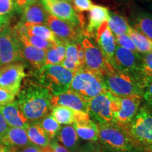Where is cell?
I'll return each instance as SVG.
<instances>
[{
	"mask_svg": "<svg viewBox=\"0 0 152 152\" xmlns=\"http://www.w3.org/2000/svg\"><path fill=\"white\" fill-rule=\"evenodd\" d=\"M53 95L39 84L26 83L18 94L16 104L28 121H37L48 115L52 110Z\"/></svg>",
	"mask_w": 152,
	"mask_h": 152,
	"instance_id": "cell-1",
	"label": "cell"
},
{
	"mask_svg": "<svg viewBox=\"0 0 152 152\" xmlns=\"http://www.w3.org/2000/svg\"><path fill=\"white\" fill-rule=\"evenodd\" d=\"M98 140L114 152H149L132 140L121 125L115 123L98 125Z\"/></svg>",
	"mask_w": 152,
	"mask_h": 152,
	"instance_id": "cell-2",
	"label": "cell"
},
{
	"mask_svg": "<svg viewBox=\"0 0 152 152\" xmlns=\"http://www.w3.org/2000/svg\"><path fill=\"white\" fill-rule=\"evenodd\" d=\"M102 77L106 90L113 96L117 97L131 96L142 97L144 85L133 75L114 69Z\"/></svg>",
	"mask_w": 152,
	"mask_h": 152,
	"instance_id": "cell-3",
	"label": "cell"
},
{
	"mask_svg": "<svg viewBox=\"0 0 152 152\" xmlns=\"http://www.w3.org/2000/svg\"><path fill=\"white\" fill-rule=\"evenodd\" d=\"M74 73L61 65H45L38 70L39 85L47 88L53 96L68 91Z\"/></svg>",
	"mask_w": 152,
	"mask_h": 152,
	"instance_id": "cell-4",
	"label": "cell"
},
{
	"mask_svg": "<svg viewBox=\"0 0 152 152\" xmlns=\"http://www.w3.org/2000/svg\"><path fill=\"white\" fill-rule=\"evenodd\" d=\"M68 91L73 92L82 99L90 102L102 93L107 91L100 75L86 68L74 73L73 80Z\"/></svg>",
	"mask_w": 152,
	"mask_h": 152,
	"instance_id": "cell-5",
	"label": "cell"
},
{
	"mask_svg": "<svg viewBox=\"0 0 152 152\" xmlns=\"http://www.w3.org/2000/svg\"><path fill=\"white\" fill-rule=\"evenodd\" d=\"M120 125L139 146L149 151L152 149V113L145 106L139 109L130 123Z\"/></svg>",
	"mask_w": 152,
	"mask_h": 152,
	"instance_id": "cell-6",
	"label": "cell"
},
{
	"mask_svg": "<svg viewBox=\"0 0 152 152\" xmlns=\"http://www.w3.org/2000/svg\"><path fill=\"white\" fill-rule=\"evenodd\" d=\"M112 66L117 71L130 74L137 77L145 85L142 78V55L116 45Z\"/></svg>",
	"mask_w": 152,
	"mask_h": 152,
	"instance_id": "cell-7",
	"label": "cell"
},
{
	"mask_svg": "<svg viewBox=\"0 0 152 152\" xmlns=\"http://www.w3.org/2000/svg\"><path fill=\"white\" fill-rule=\"evenodd\" d=\"M81 44L85 50L86 69L97 73L101 76L113 71L115 69L106 59L100 49L90 40V38L86 36L83 37Z\"/></svg>",
	"mask_w": 152,
	"mask_h": 152,
	"instance_id": "cell-8",
	"label": "cell"
},
{
	"mask_svg": "<svg viewBox=\"0 0 152 152\" xmlns=\"http://www.w3.org/2000/svg\"><path fill=\"white\" fill-rule=\"evenodd\" d=\"M142 99V97L139 96L127 97L113 96L112 112L114 123L118 125H125L130 123L140 109Z\"/></svg>",
	"mask_w": 152,
	"mask_h": 152,
	"instance_id": "cell-9",
	"label": "cell"
},
{
	"mask_svg": "<svg viewBox=\"0 0 152 152\" xmlns=\"http://www.w3.org/2000/svg\"><path fill=\"white\" fill-rule=\"evenodd\" d=\"M113 95L109 92L102 93L89 102L88 115L98 125L114 123L112 102Z\"/></svg>",
	"mask_w": 152,
	"mask_h": 152,
	"instance_id": "cell-10",
	"label": "cell"
},
{
	"mask_svg": "<svg viewBox=\"0 0 152 152\" xmlns=\"http://www.w3.org/2000/svg\"><path fill=\"white\" fill-rule=\"evenodd\" d=\"M22 60L20 46L12 30L5 27L0 31V68Z\"/></svg>",
	"mask_w": 152,
	"mask_h": 152,
	"instance_id": "cell-11",
	"label": "cell"
},
{
	"mask_svg": "<svg viewBox=\"0 0 152 152\" xmlns=\"http://www.w3.org/2000/svg\"><path fill=\"white\" fill-rule=\"evenodd\" d=\"M46 26L54 33L58 39L65 44L80 42L83 37V28L65 20H60L49 14Z\"/></svg>",
	"mask_w": 152,
	"mask_h": 152,
	"instance_id": "cell-12",
	"label": "cell"
},
{
	"mask_svg": "<svg viewBox=\"0 0 152 152\" xmlns=\"http://www.w3.org/2000/svg\"><path fill=\"white\" fill-rule=\"evenodd\" d=\"M44 8L49 15L60 20H65L74 26L83 28L84 20L77 14L71 3L66 1L39 0Z\"/></svg>",
	"mask_w": 152,
	"mask_h": 152,
	"instance_id": "cell-13",
	"label": "cell"
},
{
	"mask_svg": "<svg viewBox=\"0 0 152 152\" xmlns=\"http://www.w3.org/2000/svg\"><path fill=\"white\" fill-rule=\"evenodd\" d=\"M26 76L25 66L14 63L0 68V87L16 96L20 90L22 80Z\"/></svg>",
	"mask_w": 152,
	"mask_h": 152,
	"instance_id": "cell-14",
	"label": "cell"
},
{
	"mask_svg": "<svg viewBox=\"0 0 152 152\" xmlns=\"http://www.w3.org/2000/svg\"><path fill=\"white\" fill-rule=\"evenodd\" d=\"M72 125L78 137L87 141L98 140V125L90 119L88 114L75 111V120Z\"/></svg>",
	"mask_w": 152,
	"mask_h": 152,
	"instance_id": "cell-15",
	"label": "cell"
},
{
	"mask_svg": "<svg viewBox=\"0 0 152 152\" xmlns=\"http://www.w3.org/2000/svg\"><path fill=\"white\" fill-rule=\"evenodd\" d=\"M94 37H96L98 47L106 59L112 65L117 44L114 35L109 27L108 21L104 23L99 28Z\"/></svg>",
	"mask_w": 152,
	"mask_h": 152,
	"instance_id": "cell-16",
	"label": "cell"
},
{
	"mask_svg": "<svg viewBox=\"0 0 152 152\" xmlns=\"http://www.w3.org/2000/svg\"><path fill=\"white\" fill-rule=\"evenodd\" d=\"M52 108L56 106H64L77 112L88 114L89 102L82 99L75 93L67 91L56 96H52L51 100Z\"/></svg>",
	"mask_w": 152,
	"mask_h": 152,
	"instance_id": "cell-17",
	"label": "cell"
},
{
	"mask_svg": "<svg viewBox=\"0 0 152 152\" xmlns=\"http://www.w3.org/2000/svg\"><path fill=\"white\" fill-rule=\"evenodd\" d=\"M16 39L20 46L23 59L27 61L30 65L37 70L45 66L46 51L32 46L23 37H16Z\"/></svg>",
	"mask_w": 152,
	"mask_h": 152,
	"instance_id": "cell-18",
	"label": "cell"
},
{
	"mask_svg": "<svg viewBox=\"0 0 152 152\" xmlns=\"http://www.w3.org/2000/svg\"><path fill=\"white\" fill-rule=\"evenodd\" d=\"M0 112L11 128L27 129L29 121L18 108L16 102L0 106Z\"/></svg>",
	"mask_w": 152,
	"mask_h": 152,
	"instance_id": "cell-19",
	"label": "cell"
},
{
	"mask_svg": "<svg viewBox=\"0 0 152 152\" xmlns=\"http://www.w3.org/2000/svg\"><path fill=\"white\" fill-rule=\"evenodd\" d=\"M89 14V23L86 28L85 35L87 37H95L101 26L109 19L110 13L109 9L104 6L93 5Z\"/></svg>",
	"mask_w": 152,
	"mask_h": 152,
	"instance_id": "cell-20",
	"label": "cell"
},
{
	"mask_svg": "<svg viewBox=\"0 0 152 152\" xmlns=\"http://www.w3.org/2000/svg\"><path fill=\"white\" fill-rule=\"evenodd\" d=\"M49 14L39 1L26 8L22 12L20 23L26 27L35 25H45Z\"/></svg>",
	"mask_w": 152,
	"mask_h": 152,
	"instance_id": "cell-21",
	"label": "cell"
},
{
	"mask_svg": "<svg viewBox=\"0 0 152 152\" xmlns=\"http://www.w3.org/2000/svg\"><path fill=\"white\" fill-rule=\"evenodd\" d=\"M0 142L11 149H18L32 144L28 137L26 129L9 128Z\"/></svg>",
	"mask_w": 152,
	"mask_h": 152,
	"instance_id": "cell-22",
	"label": "cell"
},
{
	"mask_svg": "<svg viewBox=\"0 0 152 152\" xmlns=\"http://www.w3.org/2000/svg\"><path fill=\"white\" fill-rule=\"evenodd\" d=\"M133 28L152 41V14L139 11L133 15Z\"/></svg>",
	"mask_w": 152,
	"mask_h": 152,
	"instance_id": "cell-23",
	"label": "cell"
},
{
	"mask_svg": "<svg viewBox=\"0 0 152 152\" xmlns=\"http://www.w3.org/2000/svg\"><path fill=\"white\" fill-rule=\"evenodd\" d=\"M26 131L29 141L34 145L45 147L50 143V139L39 123H30Z\"/></svg>",
	"mask_w": 152,
	"mask_h": 152,
	"instance_id": "cell-24",
	"label": "cell"
},
{
	"mask_svg": "<svg viewBox=\"0 0 152 152\" xmlns=\"http://www.w3.org/2000/svg\"><path fill=\"white\" fill-rule=\"evenodd\" d=\"M66 58V44L59 40L46 51L45 64L52 65H62Z\"/></svg>",
	"mask_w": 152,
	"mask_h": 152,
	"instance_id": "cell-25",
	"label": "cell"
},
{
	"mask_svg": "<svg viewBox=\"0 0 152 152\" xmlns=\"http://www.w3.org/2000/svg\"><path fill=\"white\" fill-rule=\"evenodd\" d=\"M61 66L73 73L82 69L79 64L76 44H66V58Z\"/></svg>",
	"mask_w": 152,
	"mask_h": 152,
	"instance_id": "cell-26",
	"label": "cell"
},
{
	"mask_svg": "<svg viewBox=\"0 0 152 152\" xmlns=\"http://www.w3.org/2000/svg\"><path fill=\"white\" fill-rule=\"evenodd\" d=\"M108 25L110 30L115 35H128L130 26L125 17L116 13H111Z\"/></svg>",
	"mask_w": 152,
	"mask_h": 152,
	"instance_id": "cell-27",
	"label": "cell"
},
{
	"mask_svg": "<svg viewBox=\"0 0 152 152\" xmlns=\"http://www.w3.org/2000/svg\"><path fill=\"white\" fill-rule=\"evenodd\" d=\"M128 35L132 40L138 53L143 54L152 52V41L144 35L131 27Z\"/></svg>",
	"mask_w": 152,
	"mask_h": 152,
	"instance_id": "cell-28",
	"label": "cell"
},
{
	"mask_svg": "<svg viewBox=\"0 0 152 152\" xmlns=\"http://www.w3.org/2000/svg\"><path fill=\"white\" fill-rule=\"evenodd\" d=\"M75 111L64 106H56L52 109L51 115L59 124L72 125L75 120Z\"/></svg>",
	"mask_w": 152,
	"mask_h": 152,
	"instance_id": "cell-29",
	"label": "cell"
},
{
	"mask_svg": "<svg viewBox=\"0 0 152 152\" xmlns=\"http://www.w3.org/2000/svg\"><path fill=\"white\" fill-rule=\"evenodd\" d=\"M57 137L59 142L64 144V147L68 149L75 147L78 141V136L73 125H67L61 128L57 134Z\"/></svg>",
	"mask_w": 152,
	"mask_h": 152,
	"instance_id": "cell-30",
	"label": "cell"
},
{
	"mask_svg": "<svg viewBox=\"0 0 152 152\" xmlns=\"http://www.w3.org/2000/svg\"><path fill=\"white\" fill-rule=\"evenodd\" d=\"M27 35H35L53 44L58 42L60 40L45 25H35L27 27Z\"/></svg>",
	"mask_w": 152,
	"mask_h": 152,
	"instance_id": "cell-31",
	"label": "cell"
},
{
	"mask_svg": "<svg viewBox=\"0 0 152 152\" xmlns=\"http://www.w3.org/2000/svg\"><path fill=\"white\" fill-rule=\"evenodd\" d=\"M141 75L146 87L152 82V52L142 55Z\"/></svg>",
	"mask_w": 152,
	"mask_h": 152,
	"instance_id": "cell-32",
	"label": "cell"
},
{
	"mask_svg": "<svg viewBox=\"0 0 152 152\" xmlns=\"http://www.w3.org/2000/svg\"><path fill=\"white\" fill-rule=\"evenodd\" d=\"M41 127L47 133L50 140L54 138L61 130L60 124L55 121V119L51 115H47L39 123Z\"/></svg>",
	"mask_w": 152,
	"mask_h": 152,
	"instance_id": "cell-33",
	"label": "cell"
},
{
	"mask_svg": "<svg viewBox=\"0 0 152 152\" xmlns=\"http://www.w3.org/2000/svg\"><path fill=\"white\" fill-rule=\"evenodd\" d=\"M14 37H23L28 42H29L32 46L35 47L36 48L39 49H42V50L47 51V49H49L53 45V43L50 42L45 40V39H41V38L38 37H36L35 35H28L27 34H25V35H21L18 36L14 35Z\"/></svg>",
	"mask_w": 152,
	"mask_h": 152,
	"instance_id": "cell-34",
	"label": "cell"
},
{
	"mask_svg": "<svg viewBox=\"0 0 152 152\" xmlns=\"http://www.w3.org/2000/svg\"><path fill=\"white\" fill-rule=\"evenodd\" d=\"M16 12L13 0H0V18L9 20Z\"/></svg>",
	"mask_w": 152,
	"mask_h": 152,
	"instance_id": "cell-35",
	"label": "cell"
},
{
	"mask_svg": "<svg viewBox=\"0 0 152 152\" xmlns=\"http://www.w3.org/2000/svg\"><path fill=\"white\" fill-rule=\"evenodd\" d=\"M115 37V42H116L117 45H118L119 47H123V48L128 49V50L132 51L133 52H136L137 49L134 46V43L130 36L128 35H114Z\"/></svg>",
	"mask_w": 152,
	"mask_h": 152,
	"instance_id": "cell-36",
	"label": "cell"
},
{
	"mask_svg": "<svg viewBox=\"0 0 152 152\" xmlns=\"http://www.w3.org/2000/svg\"><path fill=\"white\" fill-rule=\"evenodd\" d=\"M73 8L77 12H84L90 11L93 4L91 0H72Z\"/></svg>",
	"mask_w": 152,
	"mask_h": 152,
	"instance_id": "cell-37",
	"label": "cell"
},
{
	"mask_svg": "<svg viewBox=\"0 0 152 152\" xmlns=\"http://www.w3.org/2000/svg\"><path fill=\"white\" fill-rule=\"evenodd\" d=\"M142 97L145 102V107L149 111L152 110V82L144 88Z\"/></svg>",
	"mask_w": 152,
	"mask_h": 152,
	"instance_id": "cell-38",
	"label": "cell"
},
{
	"mask_svg": "<svg viewBox=\"0 0 152 152\" xmlns=\"http://www.w3.org/2000/svg\"><path fill=\"white\" fill-rule=\"evenodd\" d=\"M38 1L39 0H13L15 11L18 13H22L25 9Z\"/></svg>",
	"mask_w": 152,
	"mask_h": 152,
	"instance_id": "cell-39",
	"label": "cell"
},
{
	"mask_svg": "<svg viewBox=\"0 0 152 152\" xmlns=\"http://www.w3.org/2000/svg\"><path fill=\"white\" fill-rule=\"evenodd\" d=\"M15 95L0 87V106L14 102Z\"/></svg>",
	"mask_w": 152,
	"mask_h": 152,
	"instance_id": "cell-40",
	"label": "cell"
},
{
	"mask_svg": "<svg viewBox=\"0 0 152 152\" xmlns=\"http://www.w3.org/2000/svg\"><path fill=\"white\" fill-rule=\"evenodd\" d=\"M77 49V56H78L79 64L80 65L82 69L85 68V50L83 48V46L82 45L81 42L76 44Z\"/></svg>",
	"mask_w": 152,
	"mask_h": 152,
	"instance_id": "cell-41",
	"label": "cell"
},
{
	"mask_svg": "<svg viewBox=\"0 0 152 152\" xmlns=\"http://www.w3.org/2000/svg\"><path fill=\"white\" fill-rule=\"evenodd\" d=\"M11 152H40L42 147L30 144V145L26 146V147L18 148V149H11Z\"/></svg>",
	"mask_w": 152,
	"mask_h": 152,
	"instance_id": "cell-42",
	"label": "cell"
},
{
	"mask_svg": "<svg viewBox=\"0 0 152 152\" xmlns=\"http://www.w3.org/2000/svg\"><path fill=\"white\" fill-rule=\"evenodd\" d=\"M9 128L10 127H9L8 123H7L3 115L0 112V140L6 134V132L8 131Z\"/></svg>",
	"mask_w": 152,
	"mask_h": 152,
	"instance_id": "cell-43",
	"label": "cell"
},
{
	"mask_svg": "<svg viewBox=\"0 0 152 152\" xmlns=\"http://www.w3.org/2000/svg\"><path fill=\"white\" fill-rule=\"evenodd\" d=\"M49 146L52 148L54 152H69L66 147H63L56 141H52L49 143Z\"/></svg>",
	"mask_w": 152,
	"mask_h": 152,
	"instance_id": "cell-44",
	"label": "cell"
},
{
	"mask_svg": "<svg viewBox=\"0 0 152 152\" xmlns=\"http://www.w3.org/2000/svg\"><path fill=\"white\" fill-rule=\"evenodd\" d=\"M11 148L7 147L4 144H1L0 142V152H11Z\"/></svg>",
	"mask_w": 152,
	"mask_h": 152,
	"instance_id": "cell-45",
	"label": "cell"
},
{
	"mask_svg": "<svg viewBox=\"0 0 152 152\" xmlns=\"http://www.w3.org/2000/svg\"><path fill=\"white\" fill-rule=\"evenodd\" d=\"M8 22L9 20L0 18V31H1L3 28H4L6 27V26L8 23Z\"/></svg>",
	"mask_w": 152,
	"mask_h": 152,
	"instance_id": "cell-46",
	"label": "cell"
},
{
	"mask_svg": "<svg viewBox=\"0 0 152 152\" xmlns=\"http://www.w3.org/2000/svg\"><path fill=\"white\" fill-rule=\"evenodd\" d=\"M124 2H130V1H149L151 0H122Z\"/></svg>",
	"mask_w": 152,
	"mask_h": 152,
	"instance_id": "cell-47",
	"label": "cell"
},
{
	"mask_svg": "<svg viewBox=\"0 0 152 152\" xmlns=\"http://www.w3.org/2000/svg\"><path fill=\"white\" fill-rule=\"evenodd\" d=\"M66 1H68V2H69V3H72V0H66Z\"/></svg>",
	"mask_w": 152,
	"mask_h": 152,
	"instance_id": "cell-48",
	"label": "cell"
},
{
	"mask_svg": "<svg viewBox=\"0 0 152 152\" xmlns=\"http://www.w3.org/2000/svg\"><path fill=\"white\" fill-rule=\"evenodd\" d=\"M149 152H152V149H151V150H150V151H149Z\"/></svg>",
	"mask_w": 152,
	"mask_h": 152,
	"instance_id": "cell-49",
	"label": "cell"
}]
</instances>
